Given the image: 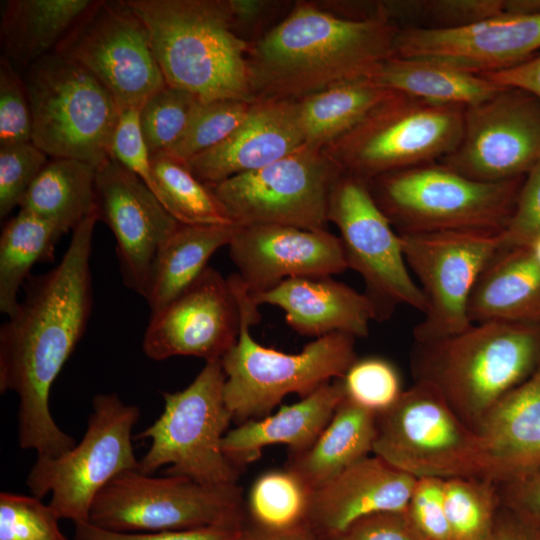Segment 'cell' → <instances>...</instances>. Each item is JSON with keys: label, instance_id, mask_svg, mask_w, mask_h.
<instances>
[{"label": "cell", "instance_id": "1f68e13d", "mask_svg": "<svg viewBox=\"0 0 540 540\" xmlns=\"http://www.w3.org/2000/svg\"><path fill=\"white\" fill-rule=\"evenodd\" d=\"M96 167L52 158L34 180L19 208L53 225L62 235L96 211Z\"/></svg>", "mask_w": 540, "mask_h": 540}, {"label": "cell", "instance_id": "c3c4849f", "mask_svg": "<svg viewBox=\"0 0 540 540\" xmlns=\"http://www.w3.org/2000/svg\"><path fill=\"white\" fill-rule=\"evenodd\" d=\"M316 538V537H315ZM316 540H424L406 509L381 512L356 520L335 534Z\"/></svg>", "mask_w": 540, "mask_h": 540}, {"label": "cell", "instance_id": "ba28073f", "mask_svg": "<svg viewBox=\"0 0 540 540\" xmlns=\"http://www.w3.org/2000/svg\"><path fill=\"white\" fill-rule=\"evenodd\" d=\"M464 110L394 92L323 149L343 172L366 181L439 162L461 140Z\"/></svg>", "mask_w": 540, "mask_h": 540}, {"label": "cell", "instance_id": "f6af8a7d", "mask_svg": "<svg viewBox=\"0 0 540 540\" xmlns=\"http://www.w3.org/2000/svg\"><path fill=\"white\" fill-rule=\"evenodd\" d=\"M444 481L417 478L406 511L424 540H451L444 501Z\"/></svg>", "mask_w": 540, "mask_h": 540}, {"label": "cell", "instance_id": "4316f807", "mask_svg": "<svg viewBox=\"0 0 540 540\" xmlns=\"http://www.w3.org/2000/svg\"><path fill=\"white\" fill-rule=\"evenodd\" d=\"M471 323L500 321L540 328V263L524 246L500 248L468 304Z\"/></svg>", "mask_w": 540, "mask_h": 540}, {"label": "cell", "instance_id": "4dcf8cb0", "mask_svg": "<svg viewBox=\"0 0 540 540\" xmlns=\"http://www.w3.org/2000/svg\"><path fill=\"white\" fill-rule=\"evenodd\" d=\"M235 226L179 224L159 247L150 268L144 298L151 313L197 279L208 267L210 257L229 245Z\"/></svg>", "mask_w": 540, "mask_h": 540}, {"label": "cell", "instance_id": "816d5d0a", "mask_svg": "<svg viewBox=\"0 0 540 540\" xmlns=\"http://www.w3.org/2000/svg\"><path fill=\"white\" fill-rule=\"evenodd\" d=\"M483 76L500 86L519 88L540 98V52L519 65Z\"/></svg>", "mask_w": 540, "mask_h": 540}, {"label": "cell", "instance_id": "f546056e", "mask_svg": "<svg viewBox=\"0 0 540 540\" xmlns=\"http://www.w3.org/2000/svg\"><path fill=\"white\" fill-rule=\"evenodd\" d=\"M370 81L426 102L463 108L492 97L504 87L483 75L447 64L397 56L383 62Z\"/></svg>", "mask_w": 540, "mask_h": 540}, {"label": "cell", "instance_id": "cb8c5ba5", "mask_svg": "<svg viewBox=\"0 0 540 540\" xmlns=\"http://www.w3.org/2000/svg\"><path fill=\"white\" fill-rule=\"evenodd\" d=\"M259 306L281 308L286 323L298 334L319 338L333 333L365 337L377 311L365 293L332 276L296 277L250 296Z\"/></svg>", "mask_w": 540, "mask_h": 540}, {"label": "cell", "instance_id": "5b68a950", "mask_svg": "<svg viewBox=\"0 0 540 540\" xmlns=\"http://www.w3.org/2000/svg\"><path fill=\"white\" fill-rule=\"evenodd\" d=\"M228 279L241 313L238 339L221 359L226 376L224 400L233 420L267 416L286 395L296 393L304 398L342 378L357 360L356 338L342 333L316 338L294 354L259 344L249 331L260 320L258 306L237 274Z\"/></svg>", "mask_w": 540, "mask_h": 540}, {"label": "cell", "instance_id": "7402d4cb", "mask_svg": "<svg viewBox=\"0 0 540 540\" xmlns=\"http://www.w3.org/2000/svg\"><path fill=\"white\" fill-rule=\"evenodd\" d=\"M416 479L369 455L310 492L306 525L321 538L372 514L403 511Z\"/></svg>", "mask_w": 540, "mask_h": 540}, {"label": "cell", "instance_id": "e0dca14e", "mask_svg": "<svg viewBox=\"0 0 540 540\" xmlns=\"http://www.w3.org/2000/svg\"><path fill=\"white\" fill-rule=\"evenodd\" d=\"M540 160V98L503 87L464 110L456 149L439 162L470 179L499 182L526 176Z\"/></svg>", "mask_w": 540, "mask_h": 540}, {"label": "cell", "instance_id": "484cf974", "mask_svg": "<svg viewBox=\"0 0 540 540\" xmlns=\"http://www.w3.org/2000/svg\"><path fill=\"white\" fill-rule=\"evenodd\" d=\"M344 397L341 378L328 382L273 415L245 421L227 431L223 453L239 469L258 459L269 445L285 444L290 454L303 452L328 425Z\"/></svg>", "mask_w": 540, "mask_h": 540}, {"label": "cell", "instance_id": "ac0fdd59", "mask_svg": "<svg viewBox=\"0 0 540 540\" xmlns=\"http://www.w3.org/2000/svg\"><path fill=\"white\" fill-rule=\"evenodd\" d=\"M241 326L239 301L228 278L207 267L183 292L151 313L142 348L156 361L174 356L222 359Z\"/></svg>", "mask_w": 540, "mask_h": 540}, {"label": "cell", "instance_id": "f5cc1de1", "mask_svg": "<svg viewBox=\"0 0 540 540\" xmlns=\"http://www.w3.org/2000/svg\"><path fill=\"white\" fill-rule=\"evenodd\" d=\"M493 540H540V522L500 506Z\"/></svg>", "mask_w": 540, "mask_h": 540}, {"label": "cell", "instance_id": "d6a6232c", "mask_svg": "<svg viewBox=\"0 0 540 540\" xmlns=\"http://www.w3.org/2000/svg\"><path fill=\"white\" fill-rule=\"evenodd\" d=\"M393 91L370 80L345 82L295 100L305 144L324 148L339 138Z\"/></svg>", "mask_w": 540, "mask_h": 540}, {"label": "cell", "instance_id": "8d00e7d4", "mask_svg": "<svg viewBox=\"0 0 540 540\" xmlns=\"http://www.w3.org/2000/svg\"><path fill=\"white\" fill-rule=\"evenodd\" d=\"M310 492L292 472L272 470L252 484L246 506L250 524L266 530L306 525Z\"/></svg>", "mask_w": 540, "mask_h": 540}, {"label": "cell", "instance_id": "60d3db41", "mask_svg": "<svg viewBox=\"0 0 540 540\" xmlns=\"http://www.w3.org/2000/svg\"><path fill=\"white\" fill-rule=\"evenodd\" d=\"M341 382L347 399L376 415L392 407L404 392L395 365L376 356L357 358Z\"/></svg>", "mask_w": 540, "mask_h": 540}, {"label": "cell", "instance_id": "7a4b0ae2", "mask_svg": "<svg viewBox=\"0 0 540 540\" xmlns=\"http://www.w3.org/2000/svg\"><path fill=\"white\" fill-rule=\"evenodd\" d=\"M399 30L386 20L348 18L317 2L298 1L252 43L253 98L295 101L337 84L370 80L396 56Z\"/></svg>", "mask_w": 540, "mask_h": 540}, {"label": "cell", "instance_id": "db71d44e", "mask_svg": "<svg viewBox=\"0 0 540 540\" xmlns=\"http://www.w3.org/2000/svg\"><path fill=\"white\" fill-rule=\"evenodd\" d=\"M229 3L236 31L241 37L244 27L260 20L272 6L271 2L263 0H229Z\"/></svg>", "mask_w": 540, "mask_h": 540}, {"label": "cell", "instance_id": "d6986e66", "mask_svg": "<svg viewBox=\"0 0 540 540\" xmlns=\"http://www.w3.org/2000/svg\"><path fill=\"white\" fill-rule=\"evenodd\" d=\"M98 220L112 231L123 283L145 296L159 247L179 226L136 174L109 157L96 168Z\"/></svg>", "mask_w": 540, "mask_h": 540}, {"label": "cell", "instance_id": "681fc988", "mask_svg": "<svg viewBox=\"0 0 540 540\" xmlns=\"http://www.w3.org/2000/svg\"><path fill=\"white\" fill-rule=\"evenodd\" d=\"M75 524V540H241L242 527L212 526L156 533H120L101 529L89 522Z\"/></svg>", "mask_w": 540, "mask_h": 540}, {"label": "cell", "instance_id": "7c38bea8", "mask_svg": "<svg viewBox=\"0 0 540 540\" xmlns=\"http://www.w3.org/2000/svg\"><path fill=\"white\" fill-rule=\"evenodd\" d=\"M139 417V408L116 393L96 395L81 441L60 456H37L26 479L32 495L51 493L48 504L60 519L88 522L100 490L121 472L138 470L132 430Z\"/></svg>", "mask_w": 540, "mask_h": 540}, {"label": "cell", "instance_id": "ffe728a7", "mask_svg": "<svg viewBox=\"0 0 540 540\" xmlns=\"http://www.w3.org/2000/svg\"><path fill=\"white\" fill-rule=\"evenodd\" d=\"M540 52V13L500 15L453 29L400 28L396 56L478 74L505 70Z\"/></svg>", "mask_w": 540, "mask_h": 540}, {"label": "cell", "instance_id": "836d02e7", "mask_svg": "<svg viewBox=\"0 0 540 540\" xmlns=\"http://www.w3.org/2000/svg\"><path fill=\"white\" fill-rule=\"evenodd\" d=\"M62 234L50 223L19 209L0 235V311L7 317L17 309V295L38 262L54 260Z\"/></svg>", "mask_w": 540, "mask_h": 540}, {"label": "cell", "instance_id": "5bb4252c", "mask_svg": "<svg viewBox=\"0 0 540 540\" xmlns=\"http://www.w3.org/2000/svg\"><path fill=\"white\" fill-rule=\"evenodd\" d=\"M328 220L339 230L347 267L364 281L378 321L398 306L426 310V299L407 266L400 235L374 200L368 181L343 172L329 199Z\"/></svg>", "mask_w": 540, "mask_h": 540}, {"label": "cell", "instance_id": "9a60e30c", "mask_svg": "<svg viewBox=\"0 0 540 540\" xmlns=\"http://www.w3.org/2000/svg\"><path fill=\"white\" fill-rule=\"evenodd\" d=\"M501 232L458 230L399 234L408 268L426 299L414 343L446 338L470 324L468 304L483 270L500 249Z\"/></svg>", "mask_w": 540, "mask_h": 540}, {"label": "cell", "instance_id": "2e32d148", "mask_svg": "<svg viewBox=\"0 0 540 540\" xmlns=\"http://www.w3.org/2000/svg\"><path fill=\"white\" fill-rule=\"evenodd\" d=\"M55 52L90 72L121 109L140 107L167 85L149 31L126 0L95 1Z\"/></svg>", "mask_w": 540, "mask_h": 540}, {"label": "cell", "instance_id": "44dd1931", "mask_svg": "<svg viewBox=\"0 0 540 540\" xmlns=\"http://www.w3.org/2000/svg\"><path fill=\"white\" fill-rule=\"evenodd\" d=\"M228 248L250 296L290 278L333 276L348 269L339 237L328 230L236 225Z\"/></svg>", "mask_w": 540, "mask_h": 540}, {"label": "cell", "instance_id": "7bdbcfd3", "mask_svg": "<svg viewBox=\"0 0 540 540\" xmlns=\"http://www.w3.org/2000/svg\"><path fill=\"white\" fill-rule=\"evenodd\" d=\"M48 155L33 142L0 146V218L5 219L48 163Z\"/></svg>", "mask_w": 540, "mask_h": 540}, {"label": "cell", "instance_id": "7dc6e473", "mask_svg": "<svg viewBox=\"0 0 540 540\" xmlns=\"http://www.w3.org/2000/svg\"><path fill=\"white\" fill-rule=\"evenodd\" d=\"M540 235V160L525 176L512 216L500 233V248L526 245Z\"/></svg>", "mask_w": 540, "mask_h": 540}, {"label": "cell", "instance_id": "74e56055", "mask_svg": "<svg viewBox=\"0 0 540 540\" xmlns=\"http://www.w3.org/2000/svg\"><path fill=\"white\" fill-rule=\"evenodd\" d=\"M383 7L386 18L403 23L401 28L453 29L507 14V0L384 1Z\"/></svg>", "mask_w": 540, "mask_h": 540}, {"label": "cell", "instance_id": "ab89813d", "mask_svg": "<svg viewBox=\"0 0 540 540\" xmlns=\"http://www.w3.org/2000/svg\"><path fill=\"white\" fill-rule=\"evenodd\" d=\"M199 100L170 85L150 95L139 107V121L150 156L168 150L183 134Z\"/></svg>", "mask_w": 540, "mask_h": 540}, {"label": "cell", "instance_id": "30bf717a", "mask_svg": "<svg viewBox=\"0 0 540 540\" xmlns=\"http://www.w3.org/2000/svg\"><path fill=\"white\" fill-rule=\"evenodd\" d=\"M246 511L238 485L208 486L181 475L152 477L126 470L96 495L89 523L120 533H156L212 526L242 527Z\"/></svg>", "mask_w": 540, "mask_h": 540}, {"label": "cell", "instance_id": "e575fe53", "mask_svg": "<svg viewBox=\"0 0 540 540\" xmlns=\"http://www.w3.org/2000/svg\"><path fill=\"white\" fill-rule=\"evenodd\" d=\"M150 190L167 212L183 225H236L214 195L186 163L166 152L151 156Z\"/></svg>", "mask_w": 540, "mask_h": 540}, {"label": "cell", "instance_id": "4fadbf2b", "mask_svg": "<svg viewBox=\"0 0 540 540\" xmlns=\"http://www.w3.org/2000/svg\"><path fill=\"white\" fill-rule=\"evenodd\" d=\"M342 173L323 148L301 149L209 186L236 225L327 230L329 199Z\"/></svg>", "mask_w": 540, "mask_h": 540}, {"label": "cell", "instance_id": "9c48e42d", "mask_svg": "<svg viewBox=\"0 0 540 540\" xmlns=\"http://www.w3.org/2000/svg\"><path fill=\"white\" fill-rule=\"evenodd\" d=\"M221 359L207 361L183 390L163 392L160 416L138 439L151 445L138 470L151 474L169 465L166 475H181L208 486L237 485L239 469L224 455L222 440L233 420L224 400Z\"/></svg>", "mask_w": 540, "mask_h": 540}, {"label": "cell", "instance_id": "8992f818", "mask_svg": "<svg viewBox=\"0 0 540 540\" xmlns=\"http://www.w3.org/2000/svg\"><path fill=\"white\" fill-rule=\"evenodd\" d=\"M524 178L481 182L432 162L380 175L369 180L368 185L399 234L502 232L512 216Z\"/></svg>", "mask_w": 540, "mask_h": 540}, {"label": "cell", "instance_id": "f907efd6", "mask_svg": "<svg viewBox=\"0 0 540 540\" xmlns=\"http://www.w3.org/2000/svg\"><path fill=\"white\" fill-rule=\"evenodd\" d=\"M497 487L501 506L540 522V466Z\"/></svg>", "mask_w": 540, "mask_h": 540}, {"label": "cell", "instance_id": "b9f144b4", "mask_svg": "<svg viewBox=\"0 0 540 540\" xmlns=\"http://www.w3.org/2000/svg\"><path fill=\"white\" fill-rule=\"evenodd\" d=\"M59 516L35 496L0 494V540H68Z\"/></svg>", "mask_w": 540, "mask_h": 540}, {"label": "cell", "instance_id": "83f0119b", "mask_svg": "<svg viewBox=\"0 0 540 540\" xmlns=\"http://www.w3.org/2000/svg\"><path fill=\"white\" fill-rule=\"evenodd\" d=\"M94 0H6L1 4L2 56L22 75L55 52Z\"/></svg>", "mask_w": 540, "mask_h": 540}, {"label": "cell", "instance_id": "603a6c76", "mask_svg": "<svg viewBox=\"0 0 540 540\" xmlns=\"http://www.w3.org/2000/svg\"><path fill=\"white\" fill-rule=\"evenodd\" d=\"M305 145L294 101L255 99L231 135L184 162L211 186L267 166Z\"/></svg>", "mask_w": 540, "mask_h": 540}, {"label": "cell", "instance_id": "11a10c76", "mask_svg": "<svg viewBox=\"0 0 540 540\" xmlns=\"http://www.w3.org/2000/svg\"><path fill=\"white\" fill-rule=\"evenodd\" d=\"M241 540H316V538L307 525L286 530H266L245 524Z\"/></svg>", "mask_w": 540, "mask_h": 540}, {"label": "cell", "instance_id": "d4e9b609", "mask_svg": "<svg viewBox=\"0 0 540 540\" xmlns=\"http://www.w3.org/2000/svg\"><path fill=\"white\" fill-rule=\"evenodd\" d=\"M476 433L483 478L499 484L540 466V367L491 409Z\"/></svg>", "mask_w": 540, "mask_h": 540}, {"label": "cell", "instance_id": "d590c367", "mask_svg": "<svg viewBox=\"0 0 540 540\" xmlns=\"http://www.w3.org/2000/svg\"><path fill=\"white\" fill-rule=\"evenodd\" d=\"M451 540H493L501 506L497 484L483 477L444 481Z\"/></svg>", "mask_w": 540, "mask_h": 540}, {"label": "cell", "instance_id": "277c9868", "mask_svg": "<svg viewBox=\"0 0 540 540\" xmlns=\"http://www.w3.org/2000/svg\"><path fill=\"white\" fill-rule=\"evenodd\" d=\"M540 367V328L486 321L446 338L414 343L415 381L433 386L473 431Z\"/></svg>", "mask_w": 540, "mask_h": 540}, {"label": "cell", "instance_id": "9f6ffc18", "mask_svg": "<svg viewBox=\"0 0 540 540\" xmlns=\"http://www.w3.org/2000/svg\"><path fill=\"white\" fill-rule=\"evenodd\" d=\"M524 247L540 263V235L530 240Z\"/></svg>", "mask_w": 540, "mask_h": 540}, {"label": "cell", "instance_id": "6da1fadb", "mask_svg": "<svg viewBox=\"0 0 540 540\" xmlns=\"http://www.w3.org/2000/svg\"><path fill=\"white\" fill-rule=\"evenodd\" d=\"M97 213L73 231L61 261L30 276L16 311L0 328V392L18 397V443L57 457L75 440L52 417V385L83 337L93 305L90 257Z\"/></svg>", "mask_w": 540, "mask_h": 540}, {"label": "cell", "instance_id": "8fae6325", "mask_svg": "<svg viewBox=\"0 0 540 540\" xmlns=\"http://www.w3.org/2000/svg\"><path fill=\"white\" fill-rule=\"evenodd\" d=\"M372 454L415 478L483 477L478 434L433 386L421 381L376 415Z\"/></svg>", "mask_w": 540, "mask_h": 540}, {"label": "cell", "instance_id": "f1b7e54d", "mask_svg": "<svg viewBox=\"0 0 540 540\" xmlns=\"http://www.w3.org/2000/svg\"><path fill=\"white\" fill-rule=\"evenodd\" d=\"M375 435L376 414L344 397L313 445L290 454L285 468L311 492L369 456Z\"/></svg>", "mask_w": 540, "mask_h": 540}, {"label": "cell", "instance_id": "3957f363", "mask_svg": "<svg viewBox=\"0 0 540 540\" xmlns=\"http://www.w3.org/2000/svg\"><path fill=\"white\" fill-rule=\"evenodd\" d=\"M144 22L167 85L201 102L253 101L248 55L253 41L235 28L229 0H126Z\"/></svg>", "mask_w": 540, "mask_h": 540}, {"label": "cell", "instance_id": "f35d334b", "mask_svg": "<svg viewBox=\"0 0 540 540\" xmlns=\"http://www.w3.org/2000/svg\"><path fill=\"white\" fill-rule=\"evenodd\" d=\"M253 101L241 99L198 101L183 134L164 152L186 161L216 146L242 124Z\"/></svg>", "mask_w": 540, "mask_h": 540}, {"label": "cell", "instance_id": "52a82bcc", "mask_svg": "<svg viewBox=\"0 0 540 540\" xmlns=\"http://www.w3.org/2000/svg\"><path fill=\"white\" fill-rule=\"evenodd\" d=\"M32 112V142L52 158L98 167L110 157L121 107L90 72L53 52L22 74Z\"/></svg>", "mask_w": 540, "mask_h": 540}, {"label": "cell", "instance_id": "ee69618b", "mask_svg": "<svg viewBox=\"0 0 540 540\" xmlns=\"http://www.w3.org/2000/svg\"><path fill=\"white\" fill-rule=\"evenodd\" d=\"M32 112L22 75L0 61V146L32 142Z\"/></svg>", "mask_w": 540, "mask_h": 540}, {"label": "cell", "instance_id": "bcb514c9", "mask_svg": "<svg viewBox=\"0 0 540 540\" xmlns=\"http://www.w3.org/2000/svg\"><path fill=\"white\" fill-rule=\"evenodd\" d=\"M110 157L151 188V156L140 126L139 107L121 110L112 137Z\"/></svg>", "mask_w": 540, "mask_h": 540}]
</instances>
